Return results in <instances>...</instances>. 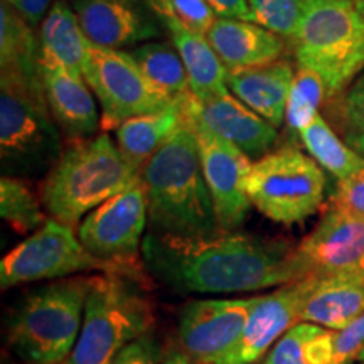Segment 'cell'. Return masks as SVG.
I'll use <instances>...</instances> for the list:
<instances>
[{
  "instance_id": "obj_1",
  "label": "cell",
  "mask_w": 364,
  "mask_h": 364,
  "mask_svg": "<svg viewBox=\"0 0 364 364\" xmlns=\"http://www.w3.org/2000/svg\"><path fill=\"white\" fill-rule=\"evenodd\" d=\"M142 263L162 284L189 294L255 292L306 279L292 245L240 231L201 238L149 233Z\"/></svg>"
},
{
  "instance_id": "obj_2",
  "label": "cell",
  "mask_w": 364,
  "mask_h": 364,
  "mask_svg": "<svg viewBox=\"0 0 364 364\" xmlns=\"http://www.w3.org/2000/svg\"><path fill=\"white\" fill-rule=\"evenodd\" d=\"M191 105L188 120L154 154L140 174L147 193L149 233L201 238L223 231L204 179Z\"/></svg>"
},
{
  "instance_id": "obj_3",
  "label": "cell",
  "mask_w": 364,
  "mask_h": 364,
  "mask_svg": "<svg viewBox=\"0 0 364 364\" xmlns=\"http://www.w3.org/2000/svg\"><path fill=\"white\" fill-rule=\"evenodd\" d=\"M136 181L140 172L122 157L112 136L102 132L63 150L43 182L41 201L53 220L73 228Z\"/></svg>"
},
{
  "instance_id": "obj_4",
  "label": "cell",
  "mask_w": 364,
  "mask_h": 364,
  "mask_svg": "<svg viewBox=\"0 0 364 364\" xmlns=\"http://www.w3.org/2000/svg\"><path fill=\"white\" fill-rule=\"evenodd\" d=\"M93 277H68L36 287L7 321V343L26 364H59L70 356L85 318Z\"/></svg>"
},
{
  "instance_id": "obj_5",
  "label": "cell",
  "mask_w": 364,
  "mask_h": 364,
  "mask_svg": "<svg viewBox=\"0 0 364 364\" xmlns=\"http://www.w3.org/2000/svg\"><path fill=\"white\" fill-rule=\"evenodd\" d=\"M135 277L102 273L91 279L75 348L59 364H115L132 341L154 326V307Z\"/></svg>"
},
{
  "instance_id": "obj_6",
  "label": "cell",
  "mask_w": 364,
  "mask_h": 364,
  "mask_svg": "<svg viewBox=\"0 0 364 364\" xmlns=\"http://www.w3.org/2000/svg\"><path fill=\"white\" fill-rule=\"evenodd\" d=\"M290 43L299 68L324 81L327 98L364 70V17L353 0H309Z\"/></svg>"
},
{
  "instance_id": "obj_7",
  "label": "cell",
  "mask_w": 364,
  "mask_h": 364,
  "mask_svg": "<svg viewBox=\"0 0 364 364\" xmlns=\"http://www.w3.org/2000/svg\"><path fill=\"white\" fill-rule=\"evenodd\" d=\"M63 154L61 129L48 98L19 85L0 81V164L2 174H48Z\"/></svg>"
},
{
  "instance_id": "obj_8",
  "label": "cell",
  "mask_w": 364,
  "mask_h": 364,
  "mask_svg": "<svg viewBox=\"0 0 364 364\" xmlns=\"http://www.w3.org/2000/svg\"><path fill=\"white\" fill-rule=\"evenodd\" d=\"M326 172L311 156L284 147L252 162L245 189L263 216L282 225H295L321 208L326 198Z\"/></svg>"
},
{
  "instance_id": "obj_9",
  "label": "cell",
  "mask_w": 364,
  "mask_h": 364,
  "mask_svg": "<svg viewBox=\"0 0 364 364\" xmlns=\"http://www.w3.org/2000/svg\"><path fill=\"white\" fill-rule=\"evenodd\" d=\"M81 272L118 273L139 279L122 267L93 257L71 226L49 218L29 238L4 255L0 262V287L9 290L29 282L68 279Z\"/></svg>"
},
{
  "instance_id": "obj_10",
  "label": "cell",
  "mask_w": 364,
  "mask_h": 364,
  "mask_svg": "<svg viewBox=\"0 0 364 364\" xmlns=\"http://www.w3.org/2000/svg\"><path fill=\"white\" fill-rule=\"evenodd\" d=\"M147 225V193L140 179L93 209L81 221L78 238L93 257L140 277L139 260Z\"/></svg>"
},
{
  "instance_id": "obj_11",
  "label": "cell",
  "mask_w": 364,
  "mask_h": 364,
  "mask_svg": "<svg viewBox=\"0 0 364 364\" xmlns=\"http://www.w3.org/2000/svg\"><path fill=\"white\" fill-rule=\"evenodd\" d=\"M83 78L102 105L100 127L107 134L129 118L161 112L172 105L150 86L130 54L122 49L91 44Z\"/></svg>"
},
{
  "instance_id": "obj_12",
  "label": "cell",
  "mask_w": 364,
  "mask_h": 364,
  "mask_svg": "<svg viewBox=\"0 0 364 364\" xmlns=\"http://www.w3.org/2000/svg\"><path fill=\"white\" fill-rule=\"evenodd\" d=\"M257 297L198 299L179 316L177 338L184 354L198 364H223L241 336Z\"/></svg>"
},
{
  "instance_id": "obj_13",
  "label": "cell",
  "mask_w": 364,
  "mask_h": 364,
  "mask_svg": "<svg viewBox=\"0 0 364 364\" xmlns=\"http://www.w3.org/2000/svg\"><path fill=\"white\" fill-rule=\"evenodd\" d=\"M191 113L198 136L204 179L215 201L218 221L223 231H236L247 220L248 209L252 206L245 189V179L252 167V159L198 120L194 117L193 105Z\"/></svg>"
},
{
  "instance_id": "obj_14",
  "label": "cell",
  "mask_w": 364,
  "mask_h": 364,
  "mask_svg": "<svg viewBox=\"0 0 364 364\" xmlns=\"http://www.w3.org/2000/svg\"><path fill=\"white\" fill-rule=\"evenodd\" d=\"M295 258L306 279L364 275V220L331 204L312 233L295 247Z\"/></svg>"
},
{
  "instance_id": "obj_15",
  "label": "cell",
  "mask_w": 364,
  "mask_h": 364,
  "mask_svg": "<svg viewBox=\"0 0 364 364\" xmlns=\"http://www.w3.org/2000/svg\"><path fill=\"white\" fill-rule=\"evenodd\" d=\"M83 33L93 46L122 49L166 33L144 0H70Z\"/></svg>"
},
{
  "instance_id": "obj_16",
  "label": "cell",
  "mask_w": 364,
  "mask_h": 364,
  "mask_svg": "<svg viewBox=\"0 0 364 364\" xmlns=\"http://www.w3.org/2000/svg\"><path fill=\"white\" fill-rule=\"evenodd\" d=\"M309 287L311 277L258 295L241 336L223 364H257L265 358L277 341L300 322V307Z\"/></svg>"
},
{
  "instance_id": "obj_17",
  "label": "cell",
  "mask_w": 364,
  "mask_h": 364,
  "mask_svg": "<svg viewBox=\"0 0 364 364\" xmlns=\"http://www.w3.org/2000/svg\"><path fill=\"white\" fill-rule=\"evenodd\" d=\"M193 112L208 129L238 147L252 161L267 156L279 139L275 127L231 95H223L204 103L194 98Z\"/></svg>"
},
{
  "instance_id": "obj_18",
  "label": "cell",
  "mask_w": 364,
  "mask_h": 364,
  "mask_svg": "<svg viewBox=\"0 0 364 364\" xmlns=\"http://www.w3.org/2000/svg\"><path fill=\"white\" fill-rule=\"evenodd\" d=\"M43 78L49 110L63 134L71 140L95 136L98 129H102V118L98 115L93 91L83 75L56 63L43 61Z\"/></svg>"
},
{
  "instance_id": "obj_19",
  "label": "cell",
  "mask_w": 364,
  "mask_h": 364,
  "mask_svg": "<svg viewBox=\"0 0 364 364\" xmlns=\"http://www.w3.org/2000/svg\"><path fill=\"white\" fill-rule=\"evenodd\" d=\"M206 39L226 70L268 65L285 51L284 38L252 21L216 17Z\"/></svg>"
},
{
  "instance_id": "obj_20",
  "label": "cell",
  "mask_w": 364,
  "mask_h": 364,
  "mask_svg": "<svg viewBox=\"0 0 364 364\" xmlns=\"http://www.w3.org/2000/svg\"><path fill=\"white\" fill-rule=\"evenodd\" d=\"M0 81H11L46 97L41 39L9 4H0Z\"/></svg>"
},
{
  "instance_id": "obj_21",
  "label": "cell",
  "mask_w": 364,
  "mask_h": 364,
  "mask_svg": "<svg viewBox=\"0 0 364 364\" xmlns=\"http://www.w3.org/2000/svg\"><path fill=\"white\" fill-rule=\"evenodd\" d=\"M294 78L290 63L279 59L262 66L228 70L226 85L241 103L279 129L285 122Z\"/></svg>"
},
{
  "instance_id": "obj_22",
  "label": "cell",
  "mask_w": 364,
  "mask_h": 364,
  "mask_svg": "<svg viewBox=\"0 0 364 364\" xmlns=\"http://www.w3.org/2000/svg\"><path fill=\"white\" fill-rule=\"evenodd\" d=\"M364 312V275L341 273L311 277L300 307V322L341 331Z\"/></svg>"
},
{
  "instance_id": "obj_23",
  "label": "cell",
  "mask_w": 364,
  "mask_h": 364,
  "mask_svg": "<svg viewBox=\"0 0 364 364\" xmlns=\"http://www.w3.org/2000/svg\"><path fill=\"white\" fill-rule=\"evenodd\" d=\"M162 26L182 58L193 97L199 103H204L223 95H230L226 85L228 70L206 36L182 24L179 19H167Z\"/></svg>"
},
{
  "instance_id": "obj_24",
  "label": "cell",
  "mask_w": 364,
  "mask_h": 364,
  "mask_svg": "<svg viewBox=\"0 0 364 364\" xmlns=\"http://www.w3.org/2000/svg\"><path fill=\"white\" fill-rule=\"evenodd\" d=\"M191 97L172 103L171 107L161 112L129 118L115 130L117 147L122 157L136 172L142 174L144 167L147 166L154 154L188 120Z\"/></svg>"
},
{
  "instance_id": "obj_25",
  "label": "cell",
  "mask_w": 364,
  "mask_h": 364,
  "mask_svg": "<svg viewBox=\"0 0 364 364\" xmlns=\"http://www.w3.org/2000/svg\"><path fill=\"white\" fill-rule=\"evenodd\" d=\"M41 56L73 73L83 75L91 43L81 29L78 17L70 4L56 0L41 24Z\"/></svg>"
},
{
  "instance_id": "obj_26",
  "label": "cell",
  "mask_w": 364,
  "mask_h": 364,
  "mask_svg": "<svg viewBox=\"0 0 364 364\" xmlns=\"http://www.w3.org/2000/svg\"><path fill=\"white\" fill-rule=\"evenodd\" d=\"M129 54L140 68L145 80L166 102L177 103L193 95L188 71L172 43L149 41L135 46Z\"/></svg>"
},
{
  "instance_id": "obj_27",
  "label": "cell",
  "mask_w": 364,
  "mask_h": 364,
  "mask_svg": "<svg viewBox=\"0 0 364 364\" xmlns=\"http://www.w3.org/2000/svg\"><path fill=\"white\" fill-rule=\"evenodd\" d=\"M263 364H336L334 331L299 322L277 341Z\"/></svg>"
},
{
  "instance_id": "obj_28",
  "label": "cell",
  "mask_w": 364,
  "mask_h": 364,
  "mask_svg": "<svg viewBox=\"0 0 364 364\" xmlns=\"http://www.w3.org/2000/svg\"><path fill=\"white\" fill-rule=\"evenodd\" d=\"M297 135L309 156L338 181L348 179L364 167V157L336 135L321 113Z\"/></svg>"
},
{
  "instance_id": "obj_29",
  "label": "cell",
  "mask_w": 364,
  "mask_h": 364,
  "mask_svg": "<svg viewBox=\"0 0 364 364\" xmlns=\"http://www.w3.org/2000/svg\"><path fill=\"white\" fill-rule=\"evenodd\" d=\"M0 215L17 233H34L46 221V213L29 186L19 177L0 179Z\"/></svg>"
},
{
  "instance_id": "obj_30",
  "label": "cell",
  "mask_w": 364,
  "mask_h": 364,
  "mask_svg": "<svg viewBox=\"0 0 364 364\" xmlns=\"http://www.w3.org/2000/svg\"><path fill=\"white\" fill-rule=\"evenodd\" d=\"M327 98L326 85L316 71L309 68H299L290 90L287 103L285 122L294 132H299L311 125L318 115V107Z\"/></svg>"
},
{
  "instance_id": "obj_31",
  "label": "cell",
  "mask_w": 364,
  "mask_h": 364,
  "mask_svg": "<svg viewBox=\"0 0 364 364\" xmlns=\"http://www.w3.org/2000/svg\"><path fill=\"white\" fill-rule=\"evenodd\" d=\"M309 0H248L255 22L284 39H292Z\"/></svg>"
},
{
  "instance_id": "obj_32",
  "label": "cell",
  "mask_w": 364,
  "mask_h": 364,
  "mask_svg": "<svg viewBox=\"0 0 364 364\" xmlns=\"http://www.w3.org/2000/svg\"><path fill=\"white\" fill-rule=\"evenodd\" d=\"M144 2L156 14L161 24L167 19H179L182 24L204 36L218 17L206 0H144Z\"/></svg>"
},
{
  "instance_id": "obj_33",
  "label": "cell",
  "mask_w": 364,
  "mask_h": 364,
  "mask_svg": "<svg viewBox=\"0 0 364 364\" xmlns=\"http://www.w3.org/2000/svg\"><path fill=\"white\" fill-rule=\"evenodd\" d=\"M364 348V312L344 329L334 331L336 364H353Z\"/></svg>"
},
{
  "instance_id": "obj_34",
  "label": "cell",
  "mask_w": 364,
  "mask_h": 364,
  "mask_svg": "<svg viewBox=\"0 0 364 364\" xmlns=\"http://www.w3.org/2000/svg\"><path fill=\"white\" fill-rule=\"evenodd\" d=\"M331 201L332 206H338L364 220V167L348 179L338 181Z\"/></svg>"
},
{
  "instance_id": "obj_35",
  "label": "cell",
  "mask_w": 364,
  "mask_h": 364,
  "mask_svg": "<svg viewBox=\"0 0 364 364\" xmlns=\"http://www.w3.org/2000/svg\"><path fill=\"white\" fill-rule=\"evenodd\" d=\"M343 117L351 132L364 134V73L348 86L343 100Z\"/></svg>"
},
{
  "instance_id": "obj_36",
  "label": "cell",
  "mask_w": 364,
  "mask_h": 364,
  "mask_svg": "<svg viewBox=\"0 0 364 364\" xmlns=\"http://www.w3.org/2000/svg\"><path fill=\"white\" fill-rule=\"evenodd\" d=\"M159 354H161L159 343L147 332L142 338L132 341L124 351L118 354L115 364H157Z\"/></svg>"
},
{
  "instance_id": "obj_37",
  "label": "cell",
  "mask_w": 364,
  "mask_h": 364,
  "mask_svg": "<svg viewBox=\"0 0 364 364\" xmlns=\"http://www.w3.org/2000/svg\"><path fill=\"white\" fill-rule=\"evenodd\" d=\"M2 2L9 4L14 11L19 12L36 29L41 24V21H44V17L48 16L46 12H49V9H51L49 6H51L53 0H2Z\"/></svg>"
},
{
  "instance_id": "obj_38",
  "label": "cell",
  "mask_w": 364,
  "mask_h": 364,
  "mask_svg": "<svg viewBox=\"0 0 364 364\" xmlns=\"http://www.w3.org/2000/svg\"><path fill=\"white\" fill-rule=\"evenodd\" d=\"M206 4L216 12L218 17L255 22L248 0H206Z\"/></svg>"
},
{
  "instance_id": "obj_39",
  "label": "cell",
  "mask_w": 364,
  "mask_h": 364,
  "mask_svg": "<svg viewBox=\"0 0 364 364\" xmlns=\"http://www.w3.org/2000/svg\"><path fill=\"white\" fill-rule=\"evenodd\" d=\"M346 142L351 149L356 150L359 156L364 157V134L359 132H351V134L346 135Z\"/></svg>"
},
{
  "instance_id": "obj_40",
  "label": "cell",
  "mask_w": 364,
  "mask_h": 364,
  "mask_svg": "<svg viewBox=\"0 0 364 364\" xmlns=\"http://www.w3.org/2000/svg\"><path fill=\"white\" fill-rule=\"evenodd\" d=\"M162 364H194L193 359H189L186 354H172V356H169L164 361Z\"/></svg>"
},
{
  "instance_id": "obj_41",
  "label": "cell",
  "mask_w": 364,
  "mask_h": 364,
  "mask_svg": "<svg viewBox=\"0 0 364 364\" xmlns=\"http://www.w3.org/2000/svg\"><path fill=\"white\" fill-rule=\"evenodd\" d=\"M354 6H356V9L359 11V14L364 17V0H353Z\"/></svg>"
},
{
  "instance_id": "obj_42",
  "label": "cell",
  "mask_w": 364,
  "mask_h": 364,
  "mask_svg": "<svg viewBox=\"0 0 364 364\" xmlns=\"http://www.w3.org/2000/svg\"><path fill=\"white\" fill-rule=\"evenodd\" d=\"M358 361H364V348L361 349V353H359V356H358Z\"/></svg>"
},
{
  "instance_id": "obj_43",
  "label": "cell",
  "mask_w": 364,
  "mask_h": 364,
  "mask_svg": "<svg viewBox=\"0 0 364 364\" xmlns=\"http://www.w3.org/2000/svg\"><path fill=\"white\" fill-rule=\"evenodd\" d=\"M358 364H364V361H358Z\"/></svg>"
}]
</instances>
